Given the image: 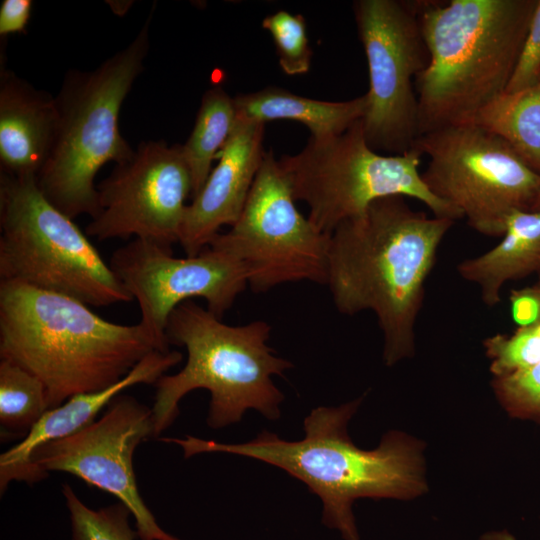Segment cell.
<instances>
[{"instance_id": "f546056e", "label": "cell", "mask_w": 540, "mask_h": 540, "mask_svg": "<svg viewBox=\"0 0 540 540\" xmlns=\"http://www.w3.org/2000/svg\"><path fill=\"white\" fill-rule=\"evenodd\" d=\"M530 211H540V191L538 195L536 196Z\"/></svg>"}, {"instance_id": "ba28073f", "label": "cell", "mask_w": 540, "mask_h": 540, "mask_svg": "<svg viewBox=\"0 0 540 540\" xmlns=\"http://www.w3.org/2000/svg\"><path fill=\"white\" fill-rule=\"evenodd\" d=\"M421 157L414 147L396 155L374 151L359 120L339 135L310 136L300 152L284 154L278 163L294 199L307 204L308 219L319 231L331 235L342 222L389 196L417 199L438 218H463L429 191L419 171Z\"/></svg>"}, {"instance_id": "277c9868", "label": "cell", "mask_w": 540, "mask_h": 540, "mask_svg": "<svg viewBox=\"0 0 540 540\" xmlns=\"http://www.w3.org/2000/svg\"><path fill=\"white\" fill-rule=\"evenodd\" d=\"M536 2L413 1L429 52L415 80L419 136L468 122L505 91Z\"/></svg>"}, {"instance_id": "30bf717a", "label": "cell", "mask_w": 540, "mask_h": 540, "mask_svg": "<svg viewBox=\"0 0 540 540\" xmlns=\"http://www.w3.org/2000/svg\"><path fill=\"white\" fill-rule=\"evenodd\" d=\"M295 201L278 159L265 151L238 220L208 245L241 262L255 293L300 281L327 285L330 235L303 216Z\"/></svg>"}, {"instance_id": "d6986e66", "label": "cell", "mask_w": 540, "mask_h": 540, "mask_svg": "<svg viewBox=\"0 0 540 540\" xmlns=\"http://www.w3.org/2000/svg\"><path fill=\"white\" fill-rule=\"evenodd\" d=\"M234 102L240 118L262 123L293 120L305 125L314 138L342 134L361 120L366 111L365 95L347 101H322L276 86L239 94Z\"/></svg>"}, {"instance_id": "ffe728a7", "label": "cell", "mask_w": 540, "mask_h": 540, "mask_svg": "<svg viewBox=\"0 0 540 540\" xmlns=\"http://www.w3.org/2000/svg\"><path fill=\"white\" fill-rule=\"evenodd\" d=\"M503 139L540 174V81L515 92H503L468 122Z\"/></svg>"}, {"instance_id": "7a4b0ae2", "label": "cell", "mask_w": 540, "mask_h": 540, "mask_svg": "<svg viewBox=\"0 0 540 540\" xmlns=\"http://www.w3.org/2000/svg\"><path fill=\"white\" fill-rule=\"evenodd\" d=\"M361 401L313 409L304 420L305 437L299 441H287L266 430L238 444L191 435L160 441L180 446L185 458L221 452L278 467L321 499L326 527L338 531L344 540H359L352 510L356 499H410L426 489L422 446L412 437L390 431L373 450L353 444L347 425Z\"/></svg>"}, {"instance_id": "8fae6325", "label": "cell", "mask_w": 540, "mask_h": 540, "mask_svg": "<svg viewBox=\"0 0 540 540\" xmlns=\"http://www.w3.org/2000/svg\"><path fill=\"white\" fill-rule=\"evenodd\" d=\"M353 12L368 65L369 89L361 119L376 152L403 154L419 136L415 80L429 63L413 1L357 0Z\"/></svg>"}, {"instance_id": "e0dca14e", "label": "cell", "mask_w": 540, "mask_h": 540, "mask_svg": "<svg viewBox=\"0 0 540 540\" xmlns=\"http://www.w3.org/2000/svg\"><path fill=\"white\" fill-rule=\"evenodd\" d=\"M56 98L6 67L0 69V172L37 179L51 154Z\"/></svg>"}, {"instance_id": "cb8c5ba5", "label": "cell", "mask_w": 540, "mask_h": 540, "mask_svg": "<svg viewBox=\"0 0 540 540\" xmlns=\"http://www.w3.org/2000/svg\"><path fill=\"white\" fill-rule=\"evenodd\" d=\"M262 27L274 41L279 65L285 74L295 76L309 71L313 51L302 14L278 10L263 19Z\"/></svg>"}, {"instance_id": "5bb4252c", "label": "cell", "mask_w": 540, "mask_h": 540, "mask_svg": "<svg viewBox=\"0 0 540 540\" xmlns=\"http://www.w3.org/2000/svg\"><path fill=\"white\" fill-rule=\"evenodd\" d=\"M109 266L137 301L140 322L168 343L167 322L179 304L203 298L221 318L248 286L241 262L210 246L196 256L177 258L172 250L134 238L114 251Z\"/></svg>"}, {"instance_id": "7c38bea8", "label": "cell", "mask_w": 540, "mask_h": 540, "mask_svg": "<svg viewBox=\"0 0 540 540\" xmlns=\"http://www.w3.org/2000/svg\"><path fill=\"white\" fill-rule=\"evenodd\" d=\"M149 438H154L152 408L119 394L97 421L37 448L30 458L29 484L50 471L70 473L118 498L130 510L140 540H181L161 528L138 490L134 452Z\"/></svg>"}, {"instance_id": "603a6c76", "label": "cell", "mask_w": 540, "mask_h": 540, "mask_svg": "<svg viewBox=\"0 0 540 540\" xmlns=\"http://www.w3.org/2000/svg\"><path fill=\"white\" fill-rule=\"evenodd\" d=\"M62 494L69 514L72 540H135L130 525V510L121 502L93 509L87 506L65 483Z\"/></svg>"}, {"instance_id": "3957f363", "label": "cell", "mask_w": 540, "mask_h": 540, "mask_svg": "<svg viewBox=\"0 0 540 540\" xmlns=\"http://www.w3.org/2000/svg\"><path fill=\"white\" fill-rule=\"evenodd\" d=\"M169 345L141 322L113 323L71 297L0 281V357L43 383L49 409L116 384Z\"/></svg>"}, {"instance_id": "4dcf8cb0", "label": "cell", "mask_w": 540, "mask_h": 540, "mask_svg": "<svg viewBox=\"0 0 540 540\" xmlns=\"http://www.w3.org/2000/svg\"><path fill=\"white\" fill-rule=\"evenodd\" d=\"M538 275H539V279H540V271L538 272Z\"/></svg>"}, {"instance_id": "d4e9b609", "label": "cell", "mask_w": 540, "mask_h": 540, "mask_svg": "<svg viewBox=\"0 0 540 540\" xmlns=\"http://www.w3.org/2000/svg\"><path fill=\"white\" fill-rule=\"evenodd\" d=\"M494 388L506 404L517 413L540 410V361L526 369L496 377Z\"/></svg>"}, {"instance_id": "44dd1931", "label": "cell", "mask_w": 540, "mask_h": 540, "mask_svg": "<svg viewBox=\"0 0 540 540\" xmlns=\"http://www.w3.org/2000/svg\"><path fill=\"white\" fill-rule=\"evenodd\" d=\"M236 121L234 97L229 96L222 86H213L203 94L191 134L181 145L192 178L191 199L206 182L212 163L226 144Z\"/></svg>"}, {"instance_id": "2e32d148", "label": "cell", "mask_w": 540, "mask_h": 540, "mask_svg": "<svg viewBox=\"0 0 540 540\" xmlns=\"http://www.w3.org/2000/svg\"><path fill=\"white\" fill-rule=\"evenodd\" d=\"M182 358V353L170 349L153 351L116 384L101 391L75 395L62 405L48 409L18 444L1 454V493L12 481L29 483L30 458L37 448L92 424L98 413L123 390L137 384H155Z\"/></svg>"}, {"instance_id": "8992f818", "label": "cell", "mask_w": 540, "mask_h": 540, "mask_svg": "<svg viewBox=\"0 0 540 540\" xmlns=\"http://www.w3.org/2000/svg\"><path fill=\"white\" fill-rule=\"evenodd\" d=\"M152 14L127 47L97 68L70 70L55 97V141L36 182L43 195L71 219L97 215V172L107 162L121 164L134 154L120 133L119 113L143 70Z\"/></svg>"}, {"instance_id": "484cf974", "label": "cell", "mask_w": 540, "mask_h": 540, "mask_svg": "<svg viewBox=\"0 0 540 540\" xmlns=\"http://www.w3.org/2000/svg\"><path fill=\"white\" fill-rule=\"evenodd\" d=\"M540 81V0L536 2L527 34L504 92H515Z\"/></svg>"}, {"instance_id": "5b68a950", "label": "cell", "mask_w": 540, "mask_h": 540, "mask_svg": "<svg viewBox=\"0 0 540 540\" xmlns=\"http://www.w3.org/2000/svg\"><path fill=\"white\" fill-rule=\"evenodd\" d=\"M271 325L263 320L228 325L193 300L170 314L166 335L170 344L185 347L187 362L176 374L154 384V438L173 424L179 402L189 392H210L207 424L213 429L238 423L249 409L270 420L280 417L284 395L272 377L293 364L267 345Z\"/></svg>"}, {"instance_id": "9a60e30c", "label": "cell", "mask_w": 540, "mask_h": 540, "mask_svg": "<svg viewBox=\"0 0 540 540\" xmlns=\"http://www.w3.org/2000/svg\"><path fill=\"white\" fill-rule=\"evenodd\" d=\"M265 123L237 116L235 127L220 151L199 193L187 205L179 243L187 256H196L238 220L261 166Z\"/></svg>"}, {"instance_id": "4316f807", "label": "cell", "mask_w": 540, "mask_h": 540, "mask_svg": "<svg viewBox=\"0 0 540 540\" xmlns=\"http://www.w3.org/2000/svg\"><path fill=\"white\" fill-rule=\"evenodd\" d=\"M510 303L514 321L540 339V279L532 286L513 290Z\"/></svg>"}, {"instance_id": "f1b7e54d", "label": "cell", "mask_w": 540, "mask_h": 540, "mask_svg": "<svg viewBox=\"0 0 540 540\" xmlns=\"http://www.w3.org/2000/svg\"><path fill=\"white\" fill-rule=\"evenodd\" d=\"M480 540H516L515 537L506 530L493 531L481 537Z\"/></svg>"}, {"instance_id": "ac0fdd59", "label": "cell", "mask_w": 540, "mask_h": 540, "mask_svg": "<svg viewBox=\"0 0 540 540\" xmlns=\"http://www.w3.org/2000/svg\"><path fill=\"white\" fill-rule=\"evenodd\" d=\"M456 269L462 279L479 288L486 306H496L507 282L540 271V211H515L496 246L462 260Z\"/></svg>"}, {"instance_id": "52a82bcc", "label": "cell", "mask_w": 540, "mask_h": 540, "mask_svg": "<svg viewBox=\"0 0 540 540\" xmlns=\"http://www.w3.org/2000/svg\"><path fill=\"white\" fill-rule=\"evenodd\" d=\"M0 279L88 306L132 296L84 233L40 191L36 178L0 172Z\"/></svg>"}, {"instance_id": "7402d4cb", "label": "cell", "mask_w": 540, "mask_h": 540, "mask_svg": "<svg viewBox=\"0 0 540 540\" xmlns=\"http://www.w3.org/2000/svg\"><path fill=\"white\" fill-rule=\"evenodd\" d=\"M49 409L43 383L8 360L0 361V424L6 431L29 430Z\"/></svg>"}, {"instance_id": "6da1fadb", "label": "cell", "mask_w": 540, "mask_h": 540, "mask_svg": "<svg viewBox=\"0 0 540 540\" xmlns=\"http://www.w3.org/2000/svg\"><path fill=\"white\" fill-rule=\"evenodd\" d=\"M454 223L412 209L403 196H389L330 235L327 286L333 303L341 314H375L387 366L415 353L425 283Z\"/></svg>"}, {"instance_id": "83f0119b", "label": "cell", "mask_w": 540, "mask_h": 540, "mask_svg": "<svg viewBox=\"0 0 540 540\" xmlns=\"http://www.w3.org/2000/svg\"><path fill=\"white\" fill-rule=\"evenodd\" d=\"M31 9V0H3L0 5V35L24 32Z\"/></svg>"}, {"instance_id": "4fadbf2b", "label": "cell", "mask_w": 540, "mask_h": 540, "mask_svg": "<svg viewBox=\"0 0 540 540\" xmlns=\"http://www.w3.org/2000/svg\"><path fill=\"white\" fill-rule=\"evenodd\" d=\"M99 211L85 228L98 241L131 236L168 250L179 242L192 178L181 145L144 141L98 186Z\"/></svg>"}, {"instance_id": "9c48e42d", "label": "cell", "mask_w": 540, "mask_h": 540, "mask_svg": "<svg viewBox=\"0 0 540 540\" xmlns=\"http://www.w3.org/2000/svg\"><path fill=\"white\" fill-rule=\"evenodd\" d=\"M429 158L422 178L476 232L503 236L515 211H529L540 174L501 138L471 123L421 134L413 145Z\"/></svg>"}]
</instances>
